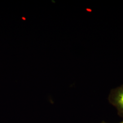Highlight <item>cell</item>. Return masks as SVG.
<instances>
[{
    "mask_svg": "<svg viewBox=\"0 0 123 123\" xmlns=\"http://www.w3.org/2000/svg\"><path fill=\"white\" fill-rule=\"evenodd\" d=\"M113 98L116 105L123 110V86L119 88L114 92Z\"/></svg>",
    "mask_w": 123,
    "mask_h": 123,
    "instance_id": "6da1fadb",
    "label": "cell"
},
{
    "mask_svg": "<svg viewBox=\"0 0 123 123\" xmlns=\"http://www.w3.org/2000/svg\"><path fill=\"white\" fill-rule=\"evenodd\" d=\"M123 123V122H121V123Z\"/></svg>",
    "mask_w": 123,
    "mask_h": 123,
    "instance_id": "7a4b0ae2",
    "label": "cell"
}]
</instances>
